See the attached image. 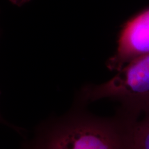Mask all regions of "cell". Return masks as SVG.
<instances>
[{
  "label": "cell",
  "mask_w": 149,
  "mask_h": 149,
  "mask_svg": "<svg viewBox=\"0 0 149 149\" xmlns=\"http://www.w3.org/2000/svg\"><path fill=\"white\" fill-rule=\"evenodd\" d=\"M132 137L133 149H149V111L134 124Z\"/></svg>",
  "instance_id": "4"
},
{
  "label": "cell",
  "mask_w": 149,
  "mask_h": 149,
  "mask_svg": "<svg viewBox=\"0 0 149 149\" xmlns=\"http://www.w3.org/2000/svg\"><path fill=\"white\" fill-rule=\"evenodd\" d=\"M136 122L119 113L102 117L74 111L46 130L35 149H133Z\"/></svg>",
  "instance_id": "1"
},
{
  "label": "cell",
  "mask_w": 149,
  "mask_h": 149,
  "mask_svg": "<svg viewBox=\"0 0 149 149\" xmlns=\"http://www.w3.org/2000/svg\"><path fill=\"white\" fill-rule=\"evenodd\" d=\"M104 83L82 89L83 102L111 100L119 104L117 113L137 121L149 111V53L130 61Z\"/></svg>",
  "instance_id": "2"
},
{
  "label": "cell",
  "mask_w": 149,
  "mask_h": 149,
  "mask_svg": "<svg viewBox=\"0 0 149 149\" xmlns=\"http://www.w3.org/2000/svg\"><path fill=\"white\" fill-rule=\"evenodd\" d=\"M149 53V9L126 24L121 31L114 55L107 66L117 71L137 57Z\"/></svg>",
  "instance_id": "3"
},
{
  "label": "cell",
  "mask_w": 149,
  "mask_h": 149,
  "mask_svg": "<svg viewBox=\"0 0 149 149\" xmlns=\"http://www.w3.org/2000/svg\"><path fill=\"white\" fill-rule=\"evenodd\" d=\"M29 1H31V0H10L11 3H13L14 5L17 6H21L24 3L29 2Z\"/></svg>",
  "instance_id": "5"
}]
</instances>
